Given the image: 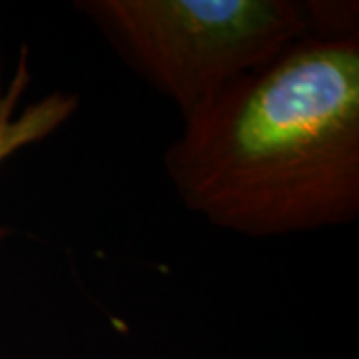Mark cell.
Masks as SVG:
<instances>
[{
	"instance_id": "cell-1",
	"label": "cell",
	"mask_w": 359,
	"mask_h": 359,
	"mask_svg": "<svg viewBox=\"0 0 359 359\" xmlns=\"http://www.w3.org/2000/svg\"><path fill=\"white\" fill-rule=\"evenodd\" d=\"M164 168L214 228L280 238L359 214V36H308L182 116Z\"/></svg>"
},
{
	"instance_id": "cell-3",
	"label": "cell",
	"mask_w": 359,
	"mask_h": 359,
	"mask_svg": "<svg viewBox=\"0 0 359 359\" xmlns=\"http://www.w3.org/2000/svg\"><path fill=\"white\" fill-rule=\"evenodd\" d=\"M26 62L28 58L25 50L18 60V68L13 80L0 94V164L26 146L48 138L78 108V98L74 94L56 90L36 102L28 104L22 112L16 114V106L30 80ZM6 228H0V242L6 238Z\"/></svg>"
},
{
	"instance_id": "cell-2",
	"label": "cell",
	"mask_w": 359,
	"mask_h": 359,
	"mask_svg": "<svg viewBox=\"0 0 359 359\" xmlns=\"http://www.w3.org/2000/svg\"><path fill=\"white\" fill-rule=\"evenodd\" d=\"M118 58L190 114L308 36H327L321 0H78Z\"/></svg>"
}]
</instances>
